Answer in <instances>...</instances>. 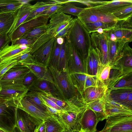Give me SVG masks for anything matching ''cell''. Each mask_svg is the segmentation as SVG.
Wrapping results in <instances>:
<instances>
[{"instance_id": "6da1fadb", "label": "cell", "mask_w": 132, "mask_h": 132, "mask_svg": "<svg viewBox=\"0 0 132 132\" xmlns=\"http://www.w3.org/2000/svg\"><path fill=\"white\" fill-rule=\"evenodd\" d=\"M65 37L85 63L91 46L90 34L77 18L74 19L72 26Z\"/></svg>"}, {"instance_id": "7a4b0ae2", "label": "cell", "mask_w": 132, "mask_h": 132, "mask_svg": "<svg viewBox=\"0 0 132 132\" xmlns=\"http://www.w3.org/2000/svg\"><path fill=\"white\" fill-rule=\"evenodd\" d=\"M48 68L61 98L67 101L82 97L74 85L68 71H59L50 66Z\"/></svg>"}, {"instance_id": "3957f363", "label": "cell", "mask_w": 132, "mask_h": 132, "mask_svg": "<svg viewBox=\"0 0 132 132\" xmlns=\"http://www.w3.org/2000/svg\"><path fill=\"white\" fill-rule=\"evenodd\" d=\"M17 106L12 100L0 104V129L13 132L16 123Z\"/></svg>"}, {"instance_id": "277c9868", "label": "cell", "mask_w": 132, "mask_h": 132, "mask_svg": "<svg viewBox=\"0 0 132 132\" xmlns=\"http://www.w3.org/2000/svg\"><path fill=\"white\" fill-rule=\"evenodd\" d=\"M77 16L82 24L101 22L115 24L118 20L112 14L104 13L94 8H84Z\"/></svg>"}, {"instance_id": "5b68a950", "label": "cell", "mask_w": 132, "mask_h": 132, "mask_svg": "<svg viewBox=\"0 0 132 132\" xmlns=\"http://www.w3.org/2000/svg\"><path fill=\"white\" fill-rule=\"evenodd\" d=\"M99 132H132V116L110 117Z\"/></svg>"}, {"instance_id": "8992f818", "label": "cell", "mask_w": 132, "mask_h": 132, "mask_svg": "<svg viewBox=\"0 0 132 132\" xmlns=\"http://www.w3.org/2000/svg\"><path fill=\"white\" fill-rule=\"evenodd\" d=\"M70 75L74 85L82 97L84 90L88 87L106 85L97 77L85 73H75Z\"/></svg>"}, {"instance_id": "52a82bcc", "label": "cell", "mask_w": 132, "mask_h": 132, "mask_svg": "<svg viewBox=\"0 0 132 132\" xmlns=\"http://www.w3.org/2000/svg\"><path fill=\"white\" fill-rule=\"evenodd\" d=\"M42 122L33 118L22 110L17 108L15 125L13 132H35L36 129Z\"/></svg>"}, {"instance_id": "ba28073f", "label": "cell", "mask_w": 132, "mask_h": 132, "mask_svg": "<svg viewBox=\"0 0 132 132\" xmlns=\"http://www.w3.org/2000/svg\"><path fill=\"white\" fill-rule=\"evenodd\" d=\"M87 107L69 112H61L58 117L67 130L79 132L81 120Z\"/></svg>"}, {"instance_id": "9c48e42d", "label": "cell", "mask_w": 132, "mask_h": 132, "mask_svg": "<svg viewBox=\"0 0 132 132\" xmlns=\"http://www.w3.org/2000/svg\"><path fill=\"white\" fill-rule=\"evenodd\" d=\"M90 36L91 46L99 56L102 65L109 63L106 33L93 32L90 34Z\"/></svg>"}, {"instance_id": "30bf717a", "label": "cell", "mask_w": 132, "mask_h": 132, "mask_svg": "<svg viewBox=\"0 0 132 132\" xmlns=\"http://www.w3.org/2000/svg\"><path fill=\"white\" fill-rule=\"evenodd\" d=\"M49 18L47 15H39L23 23L11 35L10 38L11 42L20 38L24 34L35 28L47 24Z\"/></svg>"}, {"instance_id": "8fae6325", "label": "cell", "mask_w": 132, "mask_h": 132, "mask_svg": "<svg viewBox=\"0 0 132 132\" xmlns=\"http://www.w3.org/2000/svg\"><path fill=\"white\" fill-rule=\"evenodd\" d=\"M0 97L8 101L20 100L24 97L28 89L23 84H0Z\"/></svg>"}, {"instance_id": "7c38bea8", "label": "cell", "mask_w": 132, "mask_h": 132, "mask_svg": "<svg viewBox=\"0 0 132 132\" xmlns=\"http://www.w3.org/2000/svg\"><path fill=\"white\" fill-rule=\"evenodd\" d=\"M67 40L69 52L67 68L69 73H86L85 61L67 39Z\"/></svg>"}, {"instance_id": "4fadbf2b", "label": "cell", "mask_w": 132, "mask_h": 132, "mask_svg": "<svg viewBox=\"0 0 132 132\" xmlns=\"http://www.w3.org/2000/svg\"><path fill=\"white\" fill-rule=\"evenodd\" d=\"M105 104L107 117L132 116V110L125 108L112 99L108 89L105 96Z\"/></svg>"}, {"instance_id": "5bb4252c", "label": "cell", "mask_w": 132, "mask_h": 132, "mask_svg": "<svg viewBox=\"0 0 132 132\" xmlns=\"http://www.w3.org/2000/svg\"><path fill=\"white\" fill-rule=\"evenodd\" d=\"M74 19L71 16L62 12H57L51 18L50 27L47 31L54 37L60 31L72 21Z\"/></svg>"}, {"instance_id": "9a60e30c", "label": "cell", "mask_w": 132, "mask_h": 132, "mask_svg": "<svg viewBox=\"0 0 132 132\" xmlns=\"http://www.w3.org/2000/svg\"><path fill=\"white\" fill-rule=\"evenodd\" d=\"M30 51V47L26 45H10L8 44L0 51V62L15 59L20 55Z\"/></svg>"}, {"instance_id": "2e32d148", "label": "cell", "mask_w": 132, "mask_h": 132, "mask_svg": "<svg viewBox=\"0 0 132 132\" xmlns=\"http://www.w3.org/2000/svg\"><path fill=\"white\" fill-rule=\"evenodd\" d=\"M108 89L110 96L113 101L132 110V89Z\"/></svg>"}, {"instance_id": "e0dca14e", "label": "cell", "mask_w": 132, "mask_h": 132, "mask_svg": "<svg viewBox=\"0 0 132 132\" xmlns=\"http://www.w3.org/2000/svg\"><path fill=\"white\" fill-rule=\"evenodd\" d=\"M17 108L24 110L33 118L41 122L44 121L52 116L40 110L24 97L18 102Z\"/></svg>"}, {"instance_id": "ac0fdd59", "label": "cell", "mask_w": 132, "mask_h": 132, "mask_svg": "<svg viewBox=\"0 0 132 132\" xmlns=\"http://www.w3.org/2000/svg\"><path fill=\"white\" fill-rule=\"evenodd\" d=\"M129 43L125 44L118 58L113 63L110 64L111 68L132 70V49Z\"/></svg>"}, {"instance_id": "d6986e66", "label": "cell", "mask_w": 132, "mask_h": 132, "mask_svg": "<svg viewBox=\"0 0 132 132\" xmlns=\"http://www.w3.org/2000/svg\"><path fill=\"white\" fill-rule=\"evenodd\" d=\"M28 90L50 94L61 98L55 84L43 79L37 78L28 89Z\"/></svg>"}, {"instance_id": "ffe728a7", "label": "cell", "mask_w": 132, "mask_h": 132, "mask_svg": "<svg viewBox=\"0 0 132 132\" xmlns=\"http://www.w3.org/2000/svg\"><path fill=\"white\" fill-rule=\"evenodd\" d=\"M55 39V38L54 37L32 54L35 61L48 67Z\"/></svg>"}, {"instance_id": "44dd1931", "label": "cell", "mask_w": 132, "mask_h": 132, "mask_svg": "<svg viewBox=\"0 0 132 132\" xmlns=\"http://www.w3.org/2000/svg\"><path fill=\"white\" fill-rule=\"evenodd\" d=\"M98 122L94 112L87 106L81 120L79 132L87 131L95 132L97 130L96 126Z\"/></svg>"}, {"instance_id": "7402d4cb", "label": "cell", "mask_w": 132, "mask_h": 132, "mask_svg": "<svg viewBox=\"0 0 132 132\" xmlns=\"http://www.w3.org/2000/svg\"><path fill=\"white\" fill-rule=\"evenodd\" d=\"M30 71L26 66L18 63L5 73L0 81H18L23 80L25 75Z\"/></svg>"}, {"instance_id": "603a6c76", "label": "cell", "mask_w": 132, "mask_h": 132, "mask_svg": "<svg viewBox=\"0 0 132 132\" xmlns=\"http://www.w3.org/2000/svg\"><path fill=\"white\" fill-rule=\"evenodd\" d=\"M32 8L33 5L29 3H26L18 10L12 26L7 33L10 38L14 31L25 21L31 13Z\"/></svg>"}, {"instance_id": "cb8c5ba5", "label": "cell", "mask_w": 132, "mask_h": 132, "mask_svg": "<svg viewBox=\"0 0 132 132\" xmlns=\"http://www.w3.org/2000/svg\"><path fill=\"white\" fill-rule=\"evenodd\" d=\"M106 36L109 62L111 64L118 58L125 44L128 42L126 40L118 39L116 41H113L111 40L106 34Z\"/></svg>"}, {"instance_id": "d4e9b609", "label": "cell", "mask_w": 132, "mask_h": 132, "mask_svg": "<svg viewBox=\"0 0 132 132\" xmlns=\"http://www.w3.org/2000/svg\"><path fill=\"white\" fill-rule=\"evenodd\" d=\"M108 89L107 85L87 88L84 90L82 95L84 102L87 104L105 97Z\"/></svg>"}, {"instance_id": "484cf974", "label": "cell", "mask_w": 132, "mask_h": 132, "mask_svg": "<svg viewBox=\"0 0 132 132\" xmlns=\"http://www.w3.org/2000/svg\"><path fill=\"white\" fill-rule=\"evenodd\" d=\"M24 65L30 69L31 71L37 78L45 80L54 84L53 77L48 67L35 61Z\"/></svg>"}, {"instance_id": "4316f807", "label": "cell", "mask_w": 132, "mask_h": 132, "mask_svg": "<svg viewBox=\"0 0 132 132\" xmlns=\"http://www.w3.org/2000/svg\"><path fill=\"white\" fill-rule=\"evenodd\" d=\"M132 5V0H113L94 8L105 13L112 14L126 6Z\"/></svg>"}, {"instance_id": "83f0119b", "label": "cell", "mask_w": 132, "mask_h": 132, "mask_svg": "<svg viewBox=\"0 0 132 132\" xmlns=\"http://www.w3.org/2000/svg\"><path fill=\"white\" fill-rule=\"evenodd\" d=\"M105 96L86 104L87 106L95 113L98 122L107 118L105 107Z\"/></svg>"}, {"instance_id": "f1b7e54d", "label": "cell", "mask_w": 132, "mask_h": 132, "mask_svg": "<svg viewBox=\"0 0 132 132\" xmlns=\"http://www.w3.org/2000/svg\"><path fill=\"white\" fill-rule=\"evenodd\" d=\"M57 3V2L56 0L46 2H37L33 5V8L32 11L23 23L39 15L44 11Z\"/></svg>"}, {"instance_id": "f546056e", "label": "cell", "mask_w": 132, "mask_h": 132, "mask_svg": "<svg viewBox=\"0 0 132 132\" xmlns=\"http://www.w3.org/2000/svg\"><path fill=\"white\" fill-rule=\"evenodd\" d=\"M83 24L90 34L94 32L100 34L106 33L112 29L116 24L101 22Z\"/></svg>"}, {"instance_id": "4dcf8cb0", "label": "cell", "mask_w": 132, "mask_h": 132, "mask_svg": "<svg viewBox=\"0 0 132 132\" xmlns=\"http://www.w3.org/2000/svg\"><path fill=\"white\" fill-rule=\"evenodd\" d=\"M69 53L67 39L66 37H65L63 43L61 45V46L57 68L58 70L60 71H68L67 63Z\"/></svg>"}, {"instance_id": "1f68e13d", "label": "cell", "mask_w": 132, "mask_h": 132, "mask_svg": "<svg viewBox=\"0 0 132 132\" xmlns=\"http://www.w3.org/2000/svg\"><path fill=\"white\" fill-rule=\"evenodd\" d=\"M17 12L5 13L0 11V34L7 33Z\"/></svg>"}, {"instance_id": "d6a6232c", "label": "cell", "mask_w": 132, "mask_h": 132, "mask_svg": "<svg viewBox=\"0 0 132 132\" xmlns=\"http://www.w3.org/2000/svg\"><path fill=\"white\" fill-rule=\"evenodd\" d=\"M44 122L46 132H62L67 129L58 116H52Z\"/></svg>"}, {"instance_id": "836d02e7", "label": "cell", "mask_w": 132, "mask_h": 132, "mask_svg": "<svg viewBox=\"0 0 132 132\" xmlns=\"http://www.w3.org/2000/svg\"><path fill=\"white\" fill-rule=\"evenodd\" d=\"M25 4L21 0H0V11L5 13L16 12Z\"/></svg>"}, {"instance_id": "e575fe53", "label": "cell", "mask_w": 132, "mask_h": 132, "mask_svg": "<svg viewBox=\"0 0 132 132\" xmlns=\"http://www.w3.org/2000/svg\"><path fill=\"white\" fill-rule=\"evenodd\" d=\"M111 31L117 39L124 40L129 43L132 41V29L115 26Z\"/></svg>"}, {"instance_id": "d590c367", "label": "cell", "mask_w": 132, "mask_h": 132, "mask_svg": "<svg viewBox=\"0 0 132 132\" xmlns=\"http://www.w3.org/2000/svg\"><path fill=\"white\" fill-rule=\"evenodd\" d=\"M24 97L31 103L40 110L51 114L45 106L42 103L37 92L28 91Z\"/></svg>"}, {"instance_id": "8d00e7d4", "label": "cell", "mask_w": 132, "mask_h": 132, "mask_svg": "<svg viewBox=\"0 0 132 132\" xmlns=\"http://www.w3.org/2000/svg\"><path fill=\"white\" fill-rule=\"evenodd\" d=\"M50 27L49 23L35 28L24 34L21 38H27L36 40L46 32Z\"/></svg>"}, {"instance_id": "74e56055", "label": "cell", "mask_w": 132, "mask_h": 132, "mask_svg": "<svg viewBox=\"0 0 132 132\" xmlns=\"http://www.w3.org/2000/svg\"><path fill=\"white\" fill-rule=\"evenodd\" d=\"M61 45L57 43L55 38L51 54L49 65V66L55 69L57 68Z\"/></svg>"}, {"instance_id": "f35d334b", "label": "cell", "mask_w": 132, "mask_h": 132, "mask_svg": "<svg viewBox=\"0 0 132 132\" xmlns=\"http://www.w3.org/2000/svg\"><path fill=\"white\" fill-rule=\"evenodd\" d=\"M89 53L91 57L93 67V75L97 77L103 65L100 58L91 46Z\"/></svg>"}, {"instance_id": "ab89813d", "label": "cell", "mask_w": 132, "mask_h": 132, "mask_svg": "<svg viewBox=\"0 0 132 132\" xmlns=\"http://www.w3.org/2000/svg\"><path fill=\"white\" fill-rule=\"evenodd\" d=\"M84 9V8L76 6L71 2H68L63 4L57 12L66 13L78 16Z\"/></svg>"}, {"instance_id": "60d3db41", "label": "cell", "mask_w": 132, "mask_h": 132, "mask_svg": "<svg viewBox=\"0 0 132 132\" xmlns=\"http://www.w3.org/2000/svg\"><path fill=\"white\" fill-rule=\"evenodd\" d=\"M54 36L48 34L47 32L37 39L30 47V53L32 55L34 52L48 41Z\"/></svg>"}, {"instance_id": "b9f144b4", "label": "cell", "mask_w": 132, "mask_h": 132, "mask_svg": "<svg viewBox=\"0 0 132 132\" xmlns=\"http://www.w3.org/2000/svg\"><path fill=\"white\" fill-rule=\"evenodd\" d=\"M112 14L118 20L127 19L132 16V5L123 7Z\"/></svg>"}, {"instance_id": "7bdbcfd3", "label": "cell", "mask_w": 132, "mask_h": 132, "mask_svg": "<svg viewBox=\"0 0 132 132\" xmlns=\"http://www.w3.org/2000/svg\"><path fill=\"white\" fill-rule=\"evenodd\" d=\"M122 88L132 89V74L122 79L109 89Z\"/></svg>"}, {"instance_id": "ee69618b", "label": "cell", "mask_w": 132, "mask_h": 132, "mask_svg": "<svg viewBox=\"0 0 132 132\" xmlns=\"http://www.w3.org/2000/svg\"><path fill=\"white\" fill-rule=\"evenodd\" d=\"M111 68V66L110 63L103 65L97 77L99 80L107 85Z\"/></svg>"}, {"instance_id": "f6af8a7d", "label": "cell", "mask_w": 132, "mask_h": 132, "mask_svg": "<svg viewBox=\"0 0 132 132\" xmlns=\"http://www.w3.org/2000/svg\"><path fill=\"white\" fill-rule=\"evenodd\" d=\"M18 63V62L15 59L0 62V80L9 70Z\"/></svg>"}, {"instance_id": "bcb514c9", "label": "cell", "mask_w": 132, "mask_h": 132, "mask_svg": "<svg viewBox=\"0 0 132 132\" xmlns=\"http://www.w3.org/2000/svg\"><path fill=\"white\" fill-rule=\"evenodd\" d=\"M69 2H77L86 5L88 8H94L107 3L108 1L94 0H68Z\"/></svg>"}, {"instance_id": "7dc6e473", "label": "cell", "mask_w": 132, "mask_h": 132, "mask_svg": "<svg viewBox=\"0 0 132 132\" xmlns=\"http://www.w3.org/2000/svg\"><path fill=\"white\" fill-rule=\"evenodd\" d=\"M18 63L24 65L31 63L35 61L33 56L30 52L24 53L15 59Z\"/></svg>"}, {"instance_id": "c3c4849f", "label": "cell", "mask_w": 132, "mask_h": 132, "mask_svg": "<svg viewBox=\"0 0 132 132\" xmlns=\"http://www.w3.org/2000/svg\"><path fill=\"white\" fill-rule=\"evenodd\" d=\"M63 4H62L57 2V3L53 5L42 12L39 15H47L48 16L49 18H51L53 15L57 12V11Z\"/></svg>"}, {"instance_id": "681fc988", "label": "cell", "mask_w": 132, "mask_h": 132, "mask_svg": "<svg viewBox=\"0 0 132 132\" xmlns=\"http://www.w3.org/2000/svg\"><path fill=\"white\" fill-rule=\"evenodd\" d=\"M37 78L35 75L30 71L24 76L23 81V85L28 89Z\"/></svg>"}, {"instance_id": "f907efd6", "label": "cell", "mask_w": 132, "mask_h": 132, "mask_svg": "<svg viewBox=\"0 0 132 132\" xmlns=\"http://www.w3.org/2000/svg\"><path fill=\"white\" fill-rule=\"evenodd\" d=\"M36 40L27 38H20L11 42V45H23L30 47Z\"/></svg>"}, {"instance_id": "816d5d0a", "label": "cell", "mask_w": 132, "mask_h": 132, "mask_svg": "<svg viewBox=\"0 0 132 132\" xmlns=\"http://www.w3.org/2000/svg\"><path fill=\"white\" fill-rule=\"evenodd\" d=\"M74 22V19L72 21L55 35L54 37L55 38H56L59 37L64 38L66 37L70 32L72 26Z\"/></svg>"}, {"instance_id": "f5cc1de1", "label": "cell", "mask_w": 132, "mask_h": 132, "mask_svg": "<svg viewBox=\"0 0 132 132\" xmlns=\"http://www.w3.org/2000/svg\"><path fill=\"white\" fill-rule=\"evenodd\" d=\"M11 42L7 34H0V51Z\"/></svg>"}, {"instance_id": "db71d44e", "label": "cell", "mask_w": 132, "mask_h": 132, "mask_svg": "<svg viewBox=\"0 0 132 132\" xmlns=\"http://www.w3.org/2000/svg\"><path fill=\"white\" fill-rule=\"evenodd\" d=\"M38 92L42 98L49 105L58 110L63 112L61 108L58 106L53 101L47 98L42 93Z\"/></svg>"}, {"instance_id": "11a10c76", "label": "cell", "mask_w": 132, "mask_h": 132, "mask_svg": "<svg viewBox=\"0 0 132 132\" xmlns=\"http://www.w3.org/2000/svg\"><path fill=\"white\" fill-rule=\"evenodd\" d=\"M35 132H46L44 121L40 123L36 129Z\"/></svg>"}, {"instance_id": "9f6ffc18", "label": "cell", "mask_w": 132, "mask_h": 132, "mask_svg": "<svg viewBox=\"0 0 132 132\" xmlns=\"http://www.w3.org/2000/svg\"><path fill=\"white\" fill-rule=\"evenodd\" d=\"M56 39L57 43L61 45L63 43L64 38L59 37L56 38Z\"/></svg>"}, {"instance_id": "6f0895ef", "label": "cell", "mask_w": 132, "mask_h": 132, "mask_svg": "<svg viewBox=\"0 0 132 132\" xmlns=\"http://www.w3.org/2000/svg\"><path fill=\"white\" fill-rule=\"evenodd\" d=\"M8 101L0 97V104L5 103Z\"/></svg>"}, {"instance_id": "680465c9", "label": "cell", "mask_w": 132, "mask_h": 132, "mask_svg": "<svg viewBox=\"0 0 132 132\" xmlns=\"http://www.w3.org/2000/svg\"><path fill=\"white\" fill-rule=\"evenodd\" d=\"M62 132H68V131L67 129L65 130L64 131H63Z\"/></svg>"}, {"instance_id": "91938a15", "label": "cell", "mask_w": 132, "mask_h": 132, "mask_svg": "<svg viewBox=\"0 0 132 132\" xmlns=\"http://www.w3.org/2000/svg\"><path fill=\"white\" fill-rule=\"evenodd\" d=\"M0 132H4V131H3V130H1V129H0Z\"/></svg>"}, {"instance_id": "94428289", "label": "cell", "mask_w": 132, "mask_h": 132, "mask_svg": "<svg viewBox=\"0 0 132 132\" xmlns=\"http://www.w3.org/2000/svg\"><path fill=\"white\" fill-rule=\"evenodd\" d=\"M91 132L90 131H84V132Z\"/></svg>"}, {"instance_id": "6125c7cd", "label": "cell", "mask_w": 132, "mask_h": 132, "mask_svg": "<svg viewBox=\"0 0 132 132\" xmlns=\"http://www.w3.org/2000/svg\"><path fill=\"white\" fill-rule=\"evenodd\" d=\"M2 87L0 86V91H1V90H2Z\"/></svg>"}, {"instance_id": "be15d7a7", "label": "cell", "mask_w": 132, "mask_h": 132, "mask_svg": "<svg viewBox=\"0 0 132 132\" xmlns=\"http://www.w3.org/2000/svg\"><path fill=\"white\" fill-rule=\"evenodd\" d=\"M68 132H73L72 131H71L69 130H68Z\"/></svg>"}, {"instance_id": "e7e4bbea", "label": "cell", "mask_w": 132, "mask_h": 132, "mask_svg": "<svg viewBox=\"0 0 132 132\" xmlns=\"http://www.w3.org/2000/svg\"><path fill=\"white\" fill-rule=\"evenodd\" d=\"M0 61H1V60H0Z\"/></svg>"}]
</instances>
